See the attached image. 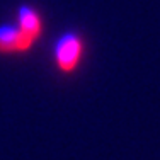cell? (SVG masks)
Instances as JSON below:
<instances>
[{
    "label": "cell",
    "instance_id": "1",
    "mask_svg": "<svg viewBox=\"0 0 160 160\" xmlns=\"http://www.w3.org/2000/svg\"><path fill=\"white\" fill-rule=\"evenodd\" d=\"M82 56V39L73 32H65L55 46V60L60 70L72 72L77 68Z\"/></svg>",
    "mask_w": 160,
    "mask_h": 160
},
{
    "label": "cell",
    "instance_id": "2",
    "mask_svg": "<svg viewBox=\"0 0 160 160\" xmlns=\"http://www.w3.org/2000/svg\"><path fill=\"white\" fill-rule=\"evenodd\" d=\"M34 38L22 31L19 26H0V51L2 53H19L26 51L34 44Z\"/></svg>",
    "mask_w": 160,
    "mask_h": 160
},
{
    "label": "cell",
    "instance_id": "3",
    "mask_svg": "<svg viewBox=\"0 0 160 160\" xmlns=\"http://www.w3.org/2000/svg\"><path fill=\"white\" fill-rule=\"evenodd\" d=\"M19 28L26 31L29 36L38 39L41 34V19L36 14V10L31 9L29 5H22L19 9Z\"/></svg>",
    "mask_w": 160,
    "mask_h": 160
}]
</instances>
